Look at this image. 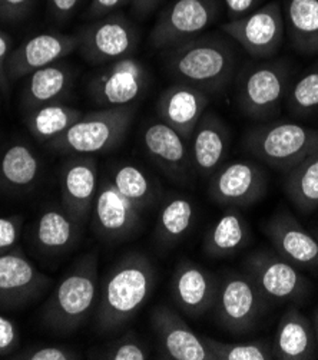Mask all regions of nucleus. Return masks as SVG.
<instances>
[{"instance_id": "nucleus-3", "label": "nucleus", "mask_w": 318, "mask_h": 360, "mask_svg": "<svg viewBox=\"0 0 318 360\" xmlns=\"http://www.w3.org/2000/svg\"><path fill=\"white\" fill-rule=\"evenodd\" d=\"M98 253H86L59 281L42 310L45 328L69 335L79 329L98 302Z\"/></svg>"}, {"instance_id": "nucleus-31", "label": "nucleus", "mask_w": 318, "mask_h": 360, "mask_svg": "<svg viewBox=\"0 0 318 360\" xmlns=\"http://www.w3.org/2000/svg\"><path fill=\"white\" fill-rule=\"evenodd\" d=\"M284 190L291 202L308 211L318 204V150H314L289 172Z\"/></svg>"}, {"instance_id": "nucleus-37", "label": "nucleus", "mask_w": 318, "mask_h": 360, "mask_svg": "<svg viewBox=\"0 0 318 360\" xmlns=\"http://www.w3.org/2000/svg\"><path fill=\"white\" fill-rule=\"evenodd\" d=\"M13 359L19 360H77L81 359V354L67 346H41L29 347L18 354H13Z\"/></svg>"}, {"instance_id": "nucleus-17", "label": "nucleus", "mask_w": 318, "mask_h": 360, "mask_svg": "<svg viewBox=\"0 0 318 360\" xmlns=\"http://www.w3.org/2000/svg\"><path fill=\"white\" fill-rule=\"evenodd\" d=\"M245 270L268 300H291L303 290V276L293 263L270 251H254L244 262Z\"/></svg>"}, {"instance_id": "nucleus-2", "label": "nucleus", "mask_w": 318, "mask_h": 360, "mask_svg": "<svg viewBox=\"0 0 318 360\" xmlns=\"http://www.w3.org/2000/svg\"><path fill=\"white\" fill-rule=\"evenodd\" d=\"M155 281V267L143 253H129L115 263L98 296V332L112 333L124 329L152 295Z\"/></svg>"}, {"instance_id": "nucleus-36", "label": "nucleus", "mask_w": 318, "mask_h": 360, "mask_svg": "<svg viewBox=\"0 0 318 360\" xmlns=\"http://www.w3.org/2000/svg\"><path fill=\"white\" fill-rule=\"evenodd\" d=\"M290 106L296 112H305L318 106V70L300 78L290 92Z\"/></svg>"}, {"instance_id": "nucleus-35", "label": "nucleus", "mask_w": 318, "mask_h": 360, "mask_svg": "<svg viewBox=\"0 0 318 360\" xmlns=\"http://www.w3.org/2000/svg\"><path fill=\"white\" fill-rule=\"evenodd\" d=\"M98 357L106 360H145L150 359V350L133 332H128L106 345L98 353Z\"/></svg>"}, {"instance_id": "nucleus-41", "label": "nucleus", "mask_w": 318, "mask_h": 360, "mask_svg": "<svg viewBox=\"0 0 318 360\" xmlns=\"http://www.w3.org/2000/svg\"><path fill=\"white\" fill-rule=\"evenodd\" d=\"M132 4V0H91L86 11V18L95 20L103 16L117 13L124 6Z\"/></svg>"}, {"instance_id": "nucleus-24", "label": "nucleus", "mask_w": 318, "mask_h": 360, "mask_svg": "<svg viewBox=\"0 0 318 360\" xmlns=\"http://www.w3.org/2000/svg\"><path fill=\"white\" fill-rule=\"evenodd\" d=\"M72 85L74 72L62 60L34 70L27 77L22 92L25 112L42 105L62 102L72 89Z\"/></svg>"}, {"instance_id": "nucleus-21", "label": "nucleus", "mask_w": 318, "mask_h": 360, "mask_svg": "<svg viewBox=\"0 0 318 360\" xmlns=\"http://www.w3.org/2000/svg\"><path fill=\"white\" fill-rule=\"evenodd\" d=\"M190 141V154L195 169L204 176L214 174L221 167L230 147V132L224 121L212 111H206Z\"/></svg>"}, {"instance_id": "nucleus-7", "label": "nucleus", "mask_w": 318, "mask_h": 360, "mask_svg": "<svg viewBox=\"0 0 318 360\" xmlns=\"http://www.w3.org/2000/svg\"><path fill=\"white\" fill-rule=\"evenodd\" d=\"M289 70L282 62H260L246 68L237 86L239 110L253 120L277 114L286 98Z\"/></svg>"}, {"instance_id": "nucleus-8", "label": "nucleus", "mask_w": 318, "mask_h": 360, "mask_svg": "<svg viewBox=\"0 0 318 360\" xmlns=\"http://www.w3.org/2000/svg\"><path fill=\"white\" fill-rule=\"evenodd\" d=\"M225 33L246 53L257 59H270L284 42L286 23L278 0L261 5L251 13L221 25Z\"/></svg>"}, {"instance_id": "nucleus-39", "label": "nucleus", "mask_w": 318, "mask_h": 360, "mask_svg": "<svg viewBox=\"0 0 318 360\" xmlns=\"http://www.w3.org/2000/svg\"><path fill=\"white\" fill-rule=\"evenodd\" d=\"M19 346V332L15 323L0 316V356L12 354Z\"/></svg>"}, {"instance_id": "nucleus-27", "label": "nucleus", "mask_w": 318, "mask_h": 360, "mask_svg": "<svg viewBox=\"0 0 318 360\" xmlns=\"http://www.w3.org/2000/svg\"><path fill=\"white\" fill-rule=\"evenodd\" d=\"M250 237V227L245 219L231 210L209 229L204 238V250L209 257H228L249 244Z\"/></svg>"}, {"instance_id": "nucleus-33", "label": "nucleus", "mask_w": 318, "mask_h": 360, "mask_svg": "<svg viewBox=\"0 0 318 360\" xmlns=\"http://www.w3.org/2000/svg\"><path fill=\"white\" fill-rule=\"evenodd\" d=\"M194 205L187 198L169 200L158 217L157 236L164 244H175L191 229Z\"/></svg>"}, {"instance_id": "nucleus-43", "label": "nucleus", "mask_w": 318, "mask_h": 360, "mask_svg": "<svg viewBox=\"0 0 318 360\" xmlns=\"http://www.w3.org/2000/svg\"><path fill=\"white\" fill-rule=\"evenodd\" d=\"M221 2L223 6H225V9L228 11L232 20L251 13L263 5L264 0H221Z\"/></svg>"}, {"instance_id": "nucleus-12", "label": "nucleus", "mask_w": 318, "mask_h": 360, "mask_svg": "<svg viewBox=\"0 0 318 360\" xmlns=\"http://www.w3.org/2000/svg\"><path fill=\"white\" fill-rule=\"evenodd\" d=\"M53 280L16 247L0 253V307L20 309L42 297Z\"/></svg>"}, {"instance_id": "nucleus-15", "label": "nucleus", "mask_w": 318, "mask_h": 360, "mask_svg": "<svg viewBox=\"0 0 318 360\" xmlns=\"http://www.w3.org/2000/svg\"><path fill=\"white\" fill-rule=\"evenodd\" d=\"M151 321L162 359L214 360L204 338H199L171 307L157 306L152 310Z\"/></svg>"}, {"instance_id": "nucleus-20", "label": "nucleus", "mask_w": 318, "mask_h": 360, "mask_svg": "<svg viewBox=\"0 0 318 360\" xmlns=\"http://www.w3.org/2000/svg\"><path fill=\"white\" fill-rule=\"evenodd\" d=\"M218 283L201 266L183 260L172 277L173 300L187 316L198 319L216 304Z\"/></svg>"}, {"instance_id": "nucleus-45", "label": "nucleus", "mask_w": 318, "mask_h": 360, "mask_svg": "<svg viewBox=\"0 0 318 360\" xmlns=\"http://www.w3.org/2000/svg\"><path fill=\"white\" fill-rule=\"evenodd\" d=\"M164 0H132V11L139 18H147L154 13Z\"/></svg>"}, {"instance_id": "nucleus-25", "label": "nucleus", "mask_w": 318, "mask_h": 360, "mask_svg": "<svg viewBox=\"0 0 318 360\" xmlns=\"http://www.w3.org/2000/svg\"><path fill=\"white\" fill-rule=\"evenodd\" d=\"M41 175V160L25 142H13L0 153V188L23 193L34 187Z\"/></svg>"}, {"instance_id": "nucleus-9", "label": "nucleus", "mask_w": 318, "mask_h": 360, "mask_svg": "<svg viewBox=\"0 0 318 360\" xmlns=\"http://www.w3.org/2000/svg\"><path fill=\"white\" fill-rule=\"evenodd\" d=\"M79 52L92 65H106L133 56L139 30L125 15L117 12L88 23L79 33Z\"/></svg>"}, {"instance_id": "nucleus-32", "label": "nucleus", "mask_w": 318, "mask_h": 360, "mask_svg": "<svg viewBox=\"0 0 318 360\" xmlns=\"http://www.w3.org/2000/svg\"><path fill=\"white\" fill-rule=\"evenodd\" d=\"M115 188L140 211L154 201V186L150 176L133 164H119L111 175Z\"/></svg>"}, {"instance_id": "nucleus-5", "label": "nucleus", "mask_w": 318, "mask_h": 360, "mask_svg": "<svg viewBox=\"0 0 318 360\" xmlns=\"http://www.w3.org/2000/svg\"><path fill=\"white\" fill-rule=\"evenodd\" d=\"M244 146L261 162L289 172L315 150V138L303 125L271 122L246 132Z\"/></svg>"}, {"instance_id": "nucleus-34", "label": "nucleus", "mask_w": 318, "mask_h": 360, "mask_svg": "<svg viewBox=\"0 0 318 360\" xmlns=\"http://www.w3.org/2000/svg\"><path fill=\"white\" fill-rule=\"evenodd\" d=\"M214 360H270L274 359L272 345L267 340H253L241 343H225L211 338H204Z\"/></svg>"}, {"instance_id": "nucleus-11", "label": "nucleus", "mask_w": 318, "mask_h": 360, "mask_svg": "<svg viewBox=\"0 0 318 360\" xmlns=\"http://www.w3.org/2000/svg\"><path fill=\"white\" fill-rule=\"evenodd\" d=\"M150 84L148 69L133 56L106 63L88 85L92 101L100 108L135 103Z\"/></svg>"}, {"instance_id": "nucleus-6", "label": "nucleus", "mask_w": 318, "mask_h": 360, "mask_svg": "<svg viewBox=\"0 0 318 360\" xmlns=\"http://www.w3.org/2000/svg\"><path fill=\"white\" fill-rule=\"evenodd\" d=\"M221 13V0H171L161 11L150 42L155 49H169L205 33Z\"/></svg>"}, {"instance_id": "nucleus-44", "label": "nucleus", "mask_w": 318, "mask_h": 360, "mask_svg": "<svg viewBox=\"0 0 318 360\" xmlns=\"http://www.w3.org/2000/svg\"><path fill=\"white\" fill-rule=\"evenodd\" d=\"M81 0H49V9L58 20H66L72 16Z\"/></svg>"}, {"instance_id": "nucleus-14", "label": "nucleus", "mask_w": 318, "mask_h": 360, "mask_svg": "<svg viewBox=\"0 0 318 360\" xmlns=\"http://www.w3.org/2000/svg\"><path fill=\"white\" fill-rule=\"evenodd\" d=\"M267 187L264 171L251 161H232L212 174L209 195L224 207H246L257 202Z\"/></svg>"}, {"instance_id": "nucleus-18", "label": "nucleus", "mask_w": 318, "mask_h": 360, "mask_svg": "<svg viewBox=\"0 0 318 360\" xmlns=\"http://www.w3.org/2000/svg\"><path fill=\"white\" fill-rule=\"evenodd\" d=\"M98 191V164L92 155H72L60 171L63 208L81 224L92 211Z\"/></svg>"}, {"instance_id": "nucleus-4", "label": "nucleus", "mask_w": 318, "mask_h": 360, "mask_svg": "<svg viewBox=\"0 0 318 360\" xmlns=\"http://www.w3.org/2000/svg\"><path fill=\"white\" fill-rule=\"evenodd\" d=\"M138 112L136 103L100 108L84 114L60 136L49 141V150L66 155H93L110 153L125 139Z\"/></svg>"}, {"instance_id": "nucleus-22", "label": "nucleus", "mask_w": 318, "mask_h": 360, "mask_svg": "<svg viewBox=\"0 0 318 360\" xmlns=\"http://www.w3.org/2000/svg\"><path fill=\"white\" fill-rule=\"evenodd\" d=\"M143 142L147 154L168 175L178 179L187 176L192 165L191 154L187 141L175 129L162 121L152 122L145 127Z\"/></svg>"}, {"instance_id": "nucleus-30", "label": "nucleus", "mask_w": 318, "mask_h": 360, "mask_svg": "<svg viewBox=\"0 0 318 360\" xmlns=\"http://www.w3.org/2000/svg\"><path fill=\"white\" fill-rule=\"evenodd\" d=\"M282 16L290 39L298 49L318 42V0H284Z\"/></svg>"}, {"instance_id": "nucleus-19", "label": "nucleus", "mask_w": 318, "mask_h": 360, "mask_svg": "<svg viewBox=\"0 0 318 360\" xmlns=\"http://www.w3.org/2000/svg\"><path fill=\"white\" fill-rule=\"evenodd\" d=\"M209 105V94L205 91L176 82L168 86L157 102L159 121L178 132L187 142Z\"/></svg>"}, {"instance_id": "nucleus-26", "label": "nucleus", "mask_w": 318, "mask_h": 360, "mask_svg": "<svg viewBox=\"0 0 318 360\" xmlns=\"http://www.w3.org/2000/svg\"><path fill=\"white\" fill-rule=\"evenodd\" d=\"M81 226L65 208L45 210L34 226V243L44 253L62 255L77 244Z\"/></svg>"}, {"instance_id": "nucleus-23", "label": "nucleus", "mask_w": 318, "mask_h": 360, "mask_svg": "<svg viewBox=\"0 0 318 360\" xmlns=\"http://www.w3.org/2000/svg\"><path fill=\"white\" fill-rule=\"evenodd\" d=\"M277 255L294 264L311 266L318 262V241L301 229L290 215L281 212L264 226Z\"/></svg>"}, {"instance_id": "nucleus-16", "label": "nucleus", "mask_w": 318, "mask_h": 360, "mask_svg": "<svg viewBox=\"0 0 318 360\" xmlns=\"http://www.w3.org/2000/svg\"><path fill=\"white\" fill-rule=\"evenodd\" d=\"M92 211L96 233L108 241L129 237L140 224V210L115 188L111 179L98 186Z\"/></svg>"}, {"instance_id": "nucleus-28", "label": "nucleus", "mask_w": 318, "mask_h": 360, "mask_svg": "<svg viewBox=\"0 0 318 360\" xmlns=\"http://www.w3.org/2000/svg\"><path fill=\"white\" fill-rule=\"evenodd\" d=\"M82 115L84 112L75 106L55 102L26 111L25 125L38 141L48 143L67 131Z\"/></svg>"}, {"instance_id": "nucleus-42", "label": "nucleus", "mask_w": 318, "mask_h": 360, "mask_svg": "<svg viewBox=\"0 0 318 360\" xmlns=\"http://www.w3.org/2000/svg\"><path fill=\"white\" fill-rule=\"evenodd\" d=\"M12 52V39L11 36L0 29V94L5 98L11 92V81L6 75V60Z\"/></svg>"}, {"instance_id": "nucleus-46", "label": "nucleus", "mask_w": 318, "mask_h": 360, "mask_svg": "<svg viewBox=\"0 0 318 360\" xmlns=\"http://www.w3.org/2000/svg\"><path fill=\"white\" fill-rule=\"evenodd\" d=\"M0 95H2V94H0ZM0 111H2V102H0Z\"/></svg>"}, {"instance_id": "nucleus-47", "label": "nucleus", "mask_w": 318, "mask_h": 360, "mask_svg": "<svg viewBox=\"0 0 318 360\" xmlns=\"http://www.w3.org/2000/svg\"><path fill=\"white\" fill-rule=\"evenodd\" d=\"M317 326H318V319H317Z\"/></svg>"}, {"instance_id": "nucleus-38", "label": "nucleus", "mask_w": 318, "mask_h": 360, "mask_svg": "<svg viewBox=\"0 0 318 360\" xmlns=\"http://www.w3.org/2000/svg\"><path fill=\"white\" fill-rule=\"evenodd\" d=\"M22 215L0 217V253H5V251L18 247V241L22 234Z\"/></svg>"}, {"instance_id": "nucleus-40", "label": "nucleus", "mask_w": 318, "mask_h": 360, "mask_svg": "<svg viewBox=\"0 0 318 360\" xmlns=\"http://www.w3.org/2000/svg\"><path fill=\"white\" fill-rule=\"evenodd\" d=\"M33 0H0V20L19 22L30 11Z\"/></svg>"}, {"instance_id": "nucleus-13", "label": "nucleus", "mask_w": 318, "mask_h": 360, "mask_svg": "<svg viewBox=\"0 0 318 360\" xmlns=\"http://www.w3.org/2000/svg\"><path fill=\"white\" fill-rule=\"evenodd\" d=\"M79 48V38L74 33L46 32L34 34L16 49L6 60V75L11 82L29 77L34 70L60 62Z\"/></svg>"}, {"instance_id": "nucleus-10", "label": "nucleus", "mask_w": 318, "mask_h": 360, "mask_svg": "<svg viewBox=\"0 0 318 360\" xmlns=\"http://www.w3.org/2000/svg\"><path fill=\"white\" fill-rule=\"evenodd\" d=\"M268 299L250 276L228 274L218 285L216 314L230 333L241 335L254 329L267 309Z\"/></svg>"}, {"instance_id": "nucleus-29", "label": "nucleus", "mask_w": 318, "mask_h": 360, "mask_svg": "<svg viewBox=\"0 0 318 360\" xmlns=\"http://www.w3.org/2000/svg\"><path fill=\"white\" fill-rule=\"evenodd\" d=\"M312 339L308 321L294 309L279 319L275 340L272 343L274 359L301 360L308 359Z\"/></svg>"}, {"instance_id": "nucleus-1", "label": "nucleus", "mask_w": 318, "mask_h": 360, "mask_svg": "<svg viewBox=\"0 0 318 360\" xmlns=\"http://www.w3.org/2000/svg\"><path fill=\"white\" fill-rule=\"evenodd\" d=\"M165 68L175 82L197 86L206 94L221 92L237 72L234 41L225 33H202L165 49Z\"/></svg>"}]
</instances>
